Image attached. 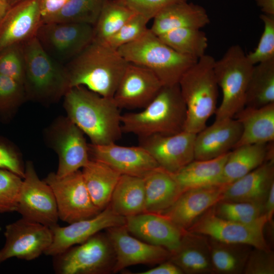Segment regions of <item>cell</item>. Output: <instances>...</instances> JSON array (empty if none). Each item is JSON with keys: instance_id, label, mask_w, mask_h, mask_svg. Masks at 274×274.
<instances>
[{"instance_id": "cell-1", "label": "cell", "mask_w": 274, "mask_h": 274, "mask_svg": "<svg viewBox=\"0 0 274 274\" xmlns=\"http://www.w3.org/2000/svg\"><path fill=\"white\" fill-rule=\"evenodd\" d=\"M67 117L97 145L115 143L122 136L120 109L113 98L75 86L65 93Z\"/></svg>"}, {"instance_id": "cell-2", "label": "cell", "mask_w": 274, "mask_h": 274, "mask_svg": "<svg viewBox=\"0 0 274 274\" xmlns=\"http://www.w3.org/2000/svg\"><path fill=\"white\" fill-rule=\"evenodd\" d=\"M128 63L117 50L93 40L64 65L68 89L82 86L113 98Z\"/></svg>"}, {"instance_id": "cell-3", "label": "cell", "mask_w": 274, "mask_h": 274, "mask_svg": "<svg viewBox=\"0 0 274 274\" xmlns=\"http://www.w3.org/2000/svg\"><path fill=\"white\" fill-rule=\"evenodd\" d=\"M186 107L179 84L163 85L155 97L140 112L121 116L123 133L139 138L171 135L184 130Z\"/></svg>"}, {"instance_id": "cell-4", "label": "cell", "mask_w": 274, "mask_h": 274, "mask_svg": "<svg viewBox=\"0 0 274 274\" xmlns=\"http://www.w3.org/2000/svg\"><path fill=\"white\" fill-rule=\"evenodd\" d=\"M215 61L213 56L204 54L179 81L186 107L185 131L197 133L217 111L218 86L214 72Z\"/></svg>"}, {"instance_id": "cell-5", "label": "cell", "mask_w": 274, "mask_h": 274, "mask_svg": "<svg viewBox=\"0 0 274 274\" xmlns=\"http://www.w3.org/2000/svg\"><path fill=\"white\" fill-rule=\"evenodd\" d=\"M117 50L128 62L151 71L163 85L178 84L184 73L198 60L176 51L149 28L137 40Z\"/></svg>"}, {"instance_id": "cell-6", "label": "cell", "mask_w": 274, "mask_h": 274, "mask_svg": "<svg viewBox=\"0 0 274 274\" xmlns=\"http://www.w3.org/2000/svg\"><path fill=\"white\" fill-rule=\"evenodd\" d=\"M21 45L24 61L25 95L41 101H51L68 89L64 65L51 57L36 36Z\"/></svg>"}, {"instance_id": "cell-7", "label": "cell", "mask_w": 274, "mask_h": 274, "mask_svg": "<svg viewBox=\"0 0 274 274\" xmlns=\"http://www.w3.org/2000/svg\"><path fill=\"white\" fill-rule=\"evenodd\" d=\"M254 65L239 45H232L220 59L215 60L214 72L222 93L221 102L215 113V120L234 118L245 107Z\"/></svg>"}, {"instance_id": "cell-8", "label": "cell", "mask_w": 274, "mask_h": 274, "mask_svg": "<svg viewBox=\"0 0 274 274\" xmlns=\"http://www.w3.org/2000/svg\"><path fill=\"white\" fill-rule=\"evenodd\" d=\"M267 223L268 220L265 215L254 222L244 223L220 218L211 208L186 231L221 243L270 250L264 233Z\"/></svg>"}, {"instance_id": "cell-9", "label": "cell", "mask_w": 274, "mask_h": 274, "mask_svg": "<svg viewBox=\"0 0 274 274\" xmlns=\"http://www.w3.org/2000/svg\"><path fill=\"white\" fill-rule=\"evenodd\" d=\"M114 250L107 236L98 233L79 245L54 256L59 274H100L113 271Z\"/></svg>"}, {"instance_id": "cell-10", "label": "cell", "mask_w": 274, "mask_h": 274, "mask_svg": "<svg viewBox=\"0 0 274 274\" xmlns=\"http://www.w3.org/2000/svg\"><path fill=\"white\" fill-rule=\"evenodd\" d=\"M36 36L45 51L64 65L94 40L93 26L81 23H41Z\"/></svg>"}, {"instance_id": "cell-11", "label": "cell", "mask_w": 274, "mask_h": 274, "mask_svg": "<svg viewBox=\"0 0 274 274\" xmlns=\"http://www.w3.org/2000/svg\"><path fill=\"white\" fill-rule=\"evenodd\" d=\"M44 180L53 192L61 221L70 224L93 217L101 211L90 197L81 170L63 177L50 173Z\"/></svg>"}, {"instance_id": "cell-12", "label": "cell", "mask_w": 274, "mask_h": 274, "mask_svg": "<svg viewBox=\"0 0 274 274\" xmlns=\"http://www.w3.org/2000/svg\"><path fill=\"white\" fill-rule=\"evenodd\" d=\"M4 236L0 264L13 257L34 260L44 254L53 241L50 227L22 217L6 226Z\"/></svg>"}, {"instance_id": "cell-13", "label": "cell", "mask_w": 274, "mask_h": 274, "mask_svg": "<svg viewBox=\"0 0 274 274\" xmlns=\"http://www.w3.org/2000/svg\"><path fill=\"white\" fill-rule=\"evenodd\" d=\"M22 218L49 227L59 220L57 204L50 186L39 178L31 161L25 164L17 211Z\"/></svg>"}, {"instance_id": "cell-14", "label": "cell", "mask_w": 274, "mask_h": 274, "mask_svg": "<svg viewBox=\"0 0 274 274\" xmlns=\"http://www.w3.org/2000/svg\"><path fill=\"white\" fill-rule=\"evenodd\" d=\"M47 136L56 153V175L63 177L82 168L90 160L88 144L82 130L67 116L56 120L47 130Z\"/></svg>"}, {"instance_id": "cell-15", "label": "cell", "mask_w": 274, "mask_h": 274, "mask_svg": "<svg viewBox=\"0 0 274 274\" xmlns=\"http://www.w3.org/2000/svg\"><path fill=\"white\" fill-rule=\"evenodd\" d=\"M195 136L185 130L171 135L153 134L139 138V145L159 167L174 174L194 160Z\"/></svg>"}, {"instance_id": "cell-16", "label": "cell", "mask_w": 274, "mask_h": 274, "mask_svg": "<svg viewBox=\"0 0 274 274\" xmlns=\"http://www.w3.org/2000/svg\"><path fill=\"white\" fill-rule=\"evenodd\" d=\"M126 218L114 212L109 206L90 218L83 219L61 227H50L53 233L51 245L45 251L47 256H55L76 244H80L100 231L125 225Z\"/></svg>"}, {"instance_id": "cell-17", "label": "cell", "mask_w": 274, "mask_h": 274, "mask_svg": "<svg viewBox=\"0 0 274 274\" xmlns=\"http://www.w3.org/2000/svg\"><path fill=\"white\" fill-rule=\"evenodd\" d=\"M107 229V237L115 256L113 272L135 264L162 263L170 257V252L164 248L142 242L131 236L125 225Z\"/></svg>"}, {"instance_id": "cell-18", "label": "cell", "mask_w": 274, "mask_h": 274, "mask_svg": "<svg viewBox=\"0 0 274 274\" xmlns=\"http://www.w3.org/2000/svg\"><path fill=\"white\" fill-rule=\"evenodd\" d=\"M162 86L151 71L128 62L113 99L120 109L144 108L155 97Z\"/></svg>"}, {"instance_id": "cell-19", "label": "cell", "mask_w": 274, "mask_h": 274, "mask_svg": "<svg viewBox=\"0 0 274 274\" xmlns=\"http://www.w3.org/2000/svg\"><path fill=\"white\" fill-rule=\"evenodd\" d=\"M90 159L106 163L120 175L143 178L159 167L142 147L123 146L112 143L106 145L88 144Z\"/></svg>"}, {"instance_id": "cell-20", "label": "cell", "mask_w": 274, "mask_h": 274, "mask_svg": "<svg viewBox=\"0 0 274 274\" xmlns=\"http://www.w3.org/2000/svg\"><path fill=\"white\" fill-rule=\"evenodd\" d=\"M227 185H215L183 191L166 210L159 214L186 231L201 215L222 200Z\"/></svg>"}, {"instance_id": "cell-21", "label": "cell", "mask_w": 274, "mask_h": 274, "mask_svg": "<svg viewBox=\"0 0 274 274\" xmlns=\"http://www.w3.org/2000/svg\"><path fill=\"white\" fill-rule=\"evenodd\" d=\"M129 232L149 244L160 246L170 253L180 246L186 231L159 214L143 212L126 217Z\"/></svg>"}, {"instance_id": "cell-22", "label": "cell", "mask_w": 274, "mask_h": 274, "mask_svg": "<svg viewBox=\"0 0 274 274\" xmlns=\"http://www.w3.org/2000/svg\"><path fill=\"white\" fill-rule=\"evenodd\" d=\"M40 0H28L9 8L0 21V52L36 36L42 23Z\"/></svg>"}, {"instance_id": "cell-23", "label": "cell", "mask_w": 274, "mask_h": 274, "mask_svg": "<svg viewBox=\"0 0 274 274\" xmlns=\"http://www.w3.org/2000/svg\"><path fill=\"white\" fill-rule=\"evenodd\" d=\"M242 132V125L235 118L215 120L196 134L194 159H210L228 153L236 145Z\"/></svg>"}, {"instance_id": "cell-24", "label": "cell", "mask_w": 274, "mask_h": 274, "mask_svg": "<svg viewBox=\"0 0 274 274\" xmlns=\"http://www.w3.org/2000/svg\"><path fill=\"white\" fill-rule=\"evenodd\" d=\"M274 183V161H266L248 174L227 185L223 200L264 204Z\"/></svg>"}, {"instance_id": "cell-25", "label": "cell", "mask_w": 274, "mask_h": 274, "mask_svg": "<svg viewBox=\"0 0 274 274\" xmlns=\"http://www.w3.org/2000/svg\"><path fill=\"white\" fill-rule=\"evenodd\" d=\"M273 142L239 146L230 151L224 164L221 185H228L266 161H274Z\"/></svg>"}, {"instance_id": "cell-26", "label": "cell", "mask_w": 274, "mask_h": 274, "mask_svg": "<svg viewBox=\"0 0 274 274\" xmlns=\"http://www.w3.org/2000/svg\"><path fill=\"white\" fill-rule=\"evenodd\" d=\"M150 30L157 36L182 28L201 29L208 24L210 18L206 9L198 5L183 1L170 5L153 18Z\"/></svg>"}, {"instance_id": "cell-27", "label": "cell", "mask_w": 274, "mask_h": 274, "mask_svg": "<svg viewBox=\"0 0 274 274\" xmlns=\"http://www.w3.org/2000/svg\"><path fill=\"white\" fill-rule=\"evenodd\" d=\"M241 123L242 132L234 147L265 144L274 141V103L259 107H245L234 117Z\"/></svg>"}, {"instance_id": "cell-28", "label": "cell", "mask_w": 274, "mask_h": 274, "mask_svg": "<svg viewBox=\"0 0 274 274\" xmlns=\"http://www.w3.org/2000/svg\"><path fill=\"white\" fill-rule=\"evenodd\" d=\"M169 261L187 273L214 272L208 241L204 236L186 231L179 247L170 253Z\"/></svg>"}, {"instance_id": "cell-29", "label": "cell", "mask_w": 274, "mask_h": 274, "mask_svg": "<svg viewBox=\"0 0 274 274\" xmlns=\"http://www.w3.org/2000/svg\"><path fill=\"white\" fill-rule=\"evenodd\" d=\"M143 178L145 191V212L163 213L183 192L173 174L160 167L152 170Z\"/></svg>"}, {"instance_id": "cell-30", "label": "cell", "mask_w": 274, "mask_h": 274, "mask_svg": "<svg viewBox=\"0 0 274 274\" xmlns=\"http://www.w3.org/2000/svg\"><path fill=\"white\" fill-rule=\"evenodd\" d=\"M82 169L84 183L94 204L100 211L104 210L109 204L121 175L106 163L92 159Z\"/></svg>"}, {"instance_id": "cell-31", "label": "cell", "mask_w": 274, "mask_h": 274, "mask_svg": "<svg viewBox=\"0 0 274 274\" xmlns=\"http://www.w3.org/2000/svg\"><path fill=\"white\" fill-rule=\"evenodd\" d=\"M229 153L210 159H194L177 173L173 174L182 191L221 185L223 170Z\"/></svg>"}, {"instance_id": "cell-32", "label": "cell", "mask_w": 274, "mask_h": 274, "mask_svg": "<svg viewBox=\"0 0 274 274\" xmlns=\"http://www.w3.org/2000/svg\"><path fill=\"white\" fill-rule=\"evenodd\" d=\"M109 207L116 214L125 218L145 212L143 178L121 175L113 192Z\"/></svg>"}, {"instance_id": "cell-33", "label": "cell", "mask_w": 274, "mask_h": 274, "mask_svg": "<svg viewBox=\"0 0 274 274\" xmlns=\"http://www.w3.org/2000/svg\"><path fill=\"white\" fill-rule=\"evenodd\" d=\"M272 103H274V59L254 65L245 107L259 108Z\"/></svg>"}, {"instance_id": "cell-34", "label": "cell", "mask_w": 274, "mask_h": 274, "mask_svg": "<svg viewBox=\"0 0 274 274\" xmlns=\"http://www.w3.org/2000/svg\"><path fill=\"white\" fill-rule=\"evenodd\" d=\"M210 239L208 243L214 272L236 274L244 271L251 247Z\"/></svg>"}, {"instance_id": "cell-35", "label": "cell", "mask_w": 274, "mask_h": 274, "mask_svg": "<svg viewBox=\"0 0 274 274\" xmlns=\"http://www.w3.org/2000/svg\"><path fill=\"white\" fill-rule=\"evenodd\" d=\"M157 36L178 53L197 59L206 54L208 46L206 34L200 29L182 28Z\"/></svg>"}, {"instance_id": "cell-36", "label": "cell", "mask_w": 274, "mask_h": 274, "mask_svg": "<svg viewBox=\"0 0 274 274\" xmlns=\"http://www.w3.org/2000/svg\"><path fill=\"white\" fill-rule=\"evenodd\" d=\"M106 0H68L57 13L42 23H81L94 26Z\"/></svg>"}, {"instance_id": "cell-37", "label": "cell", "mask_w": 274, "mask_h": 274, "mask_svg": "<svg viewBox=\"0 0 274 274\" xmlns=\"http://www.w3.org/2000/svg\"><path fill=\"white\" fill-rule=\"evenodd\" d=\"M135 14L126 7L113 0H106L93 26L94 40L105 42Z\"/></svg>"}, {"instance_id": "cell-38", "label": "cell", "mask_w": 274, "mask_h": 274, "mask_svg": "<svg viewBox=\"0 0 274 274\" xmlns=\"http://www.w3.org/2000/svg\"><path fill=\"white\" fill-rule=\"evenodd\" d=\"M213 210L220 218L244 223L254 222L265 215L264 204L251 202L222 200Z\"/></svg>"}, {"instance_id": "cell-39", "label": "cell", "mask_w": 274, "mask_h": 274, "mask_svg": "<svg viewBox=\"0 0 274 274\" xmlns=\"http://www.w3.org/2000/svg\"><path fill=\"white\" fill-rule=\"evenodd\" d=\"M22 178L0 168V214L16 212Z\"/></svg>"}, {"instance_id": "cell-40", "label": "cell", "mask_w": 274, "mask_h": 274, "mask_svg": "<svg viewBox=\"0 0 274 274\" xmlns=\"http://www.w3.org/2000/svg\"><path fill=\"white\" fill-rule=\"evenodd\" d=\"M149 21L144 16L135 14L116 33L102 43L117 50L142 36L148 29L147 24Z\"/></svg>"}, {"instance_id": "cell-41", "label": "cell", "mask_w": 274, "mask_h": 274, "mask_svg": "<svg viewBox=\"0 0 274 274\" xmlns=\"http://www.w3.org/2000/svg\"><path fill=\"white\" fill-rule=\"evenodd\" d=\"M260 18L263 23V31L257 47L247 54L253 65L274 59V16L262 14Z\"/></svg>"}, {"instance_id": "cell-42", "label": "cell", "mask_w": 274, "mask_h": 274, "mask_svg": "<svg viewBox=\"0 0 274 274\" xmlns=\"http://www.w3.org/2000/svg\"><path fill=\"white\" fill-rule=\"evenodd\" d=\"M0 74L23 85L24 61L20 44L11 46L0 52Z\"/></svg>"}, {"instance_id": "cell-43", "label": "cell", "mask_w": 274, "mask_h": 274, "mask_svg": "<svg viewBox=\"0 0 274 274\" xmlns=\"http://www.w3.org/2000/svg\"><path fill=\"white\" fill-rule=\"evenodd\" d=\"M23 84L0 74V113L5 114L13 111L25 96Z\"/></svg>"}, {"instance_id": "cell-44", "label": "cell", "mask_w": 274, "mask_h": 274, "mask_svg": "<svg viewBox=\"0 0 274 274\" xmlns=\"http://www.w3.org/2000/svg\"><path fill=\"white\" fill-rule=\"evenodd\" d=\"M254 249L250 251L243 272L246 274H273L274 256L272 251Z\"/></svg>"}, {"instance_id": "cell-45", "label": "cell", "mask_w": 274, "mask_h": 274, "mask_svg": "<svg viewBox=\"0 0 274 274\" xmlns=\"http://www.w3.org/2000/svg\"><path fill=\"white\" fill-rule=\"evenodd\" d=\"M149 20L173 4L188 0H113Z\"/></svg>"}, {"instance_id": "cell-46", "label": "cell", "mask_w": 274, "mask_h": 274, "mask_svg": "<svg viewBox=\"0 0 274 274\" xmlns=\"http://www.w3.org/2000/svg\"><path fill=\"white\" fill-rule=\"evenodd\" d=\"M0 168L8 170L22 179L25 164L18 150L9 142L0 138Z\"/></svg>"}, {"instance_id": "cell-47", "label": "cell", "mask_w": 274, "mask_h": 274, "mask_svg": "<svg viewBox=\"0 0 274 274\" xmlns=\"http://www.w3.org/2000/svg\"><path fill=\"white\" fill-rule=\"evenodd\" d=\"M68 0H40L42 20L59 12Z\"/></svg>"}, {"instance_id": "cell-48", "label": "cell", "mask_w": 274, "mask_h": 274, "mask_svg": "<svg viewBox=\"0 0 274 274\" xmlns=\"http://www.w3.org/2000/svg\"><path fill=\"white\" fill-rule=\"evenodd\" d=\"M138 274H182V270L175 264L168 261L163 262L158 266L150 269L136 273Z\"/></svg>"}, {"instance_id": "cell-49", "label": "cell", "mask_w": 274, "mask_h": 274, "mask_svg": "<svg viewBox=\"0 0 274 274\" xmlns=\"http://www.w3.org/2000/svg\"><path fill=\"white\" fill-rule=\"evenodd\" d=\"M264 214L268 222H271L274 213V183L271 186L264 203Z\"/></svg>"}, {"instance_id": "cell-50", "label": "cell", "mask_w": 274, "mask_h": 274, "mask_svg": "<svg viewBox=\"0 0 274 274\" xmlns=\"http://www.w3.org/2000/svg\"><path fill=\"white\" fill-rule=\"evenodd\" d=\"M263 14L274 16V0H255Z\"/></svg>"}, {"instance_id": "cell-51", "label": "cell", "mask_w": 274, "mask_h": 274, "mask_svg": "<svg viewBox=\"0 0 274 274\" xmlns=\"http://www.w3.org/2000/svg\"><path fill=\"white\" fill-rule=\"evenodd\" d=\"M10 8L8 3L0 0V21L3 18Z\"/></svg>"}, {"instance_id": "cell-52", "label": "cell", "mask_w": 274, "mask_h": 274, "mask_svg": "<svg viewBox=\"0 0 274 274\" xmlns=\"http://www.w3.org/2000/svg\"><path fill=\"white\" fill-rule=\"evenodd\" d=\"M2 1H4V2H5L8 3V0H2Z\"/></svg>"}]
</instances>
